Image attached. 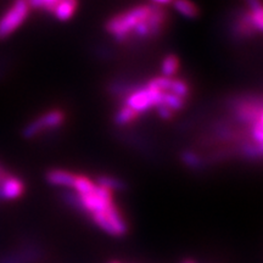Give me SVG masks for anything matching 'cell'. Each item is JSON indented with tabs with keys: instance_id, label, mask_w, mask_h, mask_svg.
I'll return each instance as SVG.
<instances>
[{
	"instance_id": "1",
	"label": "cell",
	"mask_w": 263,
	"mask_h": 263,
	"mask_svg": "<svg viewBox=\"0 0 263 263\" xmlns=\"http://www.w3.org/2000/svg\"><path fill=\"white\" fill-rule=\"evenodd\" d=\"M153 4H139L111 16L105 22V31L118 44H128L136 26L150 15Z\"/></svg>"
},
{
	"instance_id": "2",
	"label": "cell",
	"mask_w": 263,
	"mask_h": 263,
	"mask_svg": "<svg viewBox=\"0 0 263 263\" xmlns=\"http://www.w3.org/2000/svg\"><path fill=\"white\" fill-rule=\"evenodd\" d=\"M230 118L235 123L244 124L246 129L262 121V100L255 94H242L226 101Z\"/></svg>"
},
{
	"instance_id": "3",
	"label": "cell",
	"mask_w": 263,
	"mask_h": 263,
	"mask_svg": "<svg viewBox=\"0 0 263 263\" xmlns=\"http://www.w3.org/2000/svg\"><path fill=\"white\" fill-rule=\"evenodd\" d=\"M168 12L163 6L154 5L150 15L140 21L132 32L129 43L147 42L160 38L168 22Z\"/></svg>"
},
{
	"instance_id": "4",
	"label": "cell",
	"mask_w": 263,
	"mask_h": 263,
	"mask_svg": "<svg viewBox=\"0 0 263 263\" xmlns=\"http://www.w3.org/2000/svg\"><path fill=\"white\" fill-rule=\"evenodd\" d=\"M162 93L163 91L151 87L147 83L144 85L139 84L136 89L123 99L122 104L127 105L128 107L136 111L137 114H145L147 111L154 110V108L159 106Z\"/></svg>"
},
{
	"instance_id": "5",
	"label": "cell",
	"mask_w": 263,
	"mask_h": 263,
	"mask_svg": "<svg viewBox=\"0 0 263 263\" xmlns=\"http://www.w3.org/2000/svg\"><path fill=\"white\" fill-rule=\"evenodd\" d=\"M31 12L27 0H15L12 5L0 16V41H5L25 24Z\"/></svg>"
},
{
	"instance_id": "6",
	"label": "cell",
	"mask_w": 263,
	"mask_h": 263,
	"mask_svg": "<svg viewBox=\"0 0 263 263\" xmlns=\"http://www.w3.org/2000/svg\"><path fill=\"white\" fill-rule=\"evenodd\" d=\"M65 121L66 114L60 108L47 111V112H44L26 124L21 132L22 137L25 139H32V138L41 136V134L47 133V132L59 129V128L64 126Z\"/></svg>"
},
{
	"instance_id": "7",
	"label": "cell",
	"mask_w": 263,
	"mask_h": 263,
	"mask_svg": "<svg viewBox=\"0 0 263 263\" xmlns=\"http://www.w3.org/2000/svg\"><path fill=\"white\" fill-rule=\"evenodd\" d=\"M91 221L103 232L112 236H123L128 232V224L122 212L120 211L116 203L108 207L105 211L90 215Z\"/></svg>"
},
{
	"instance_id": "8",
	"label": "cell",
	"mask_w": 263,
	"mask_h": 263,
	"mask_svg": "<svg viewBox=\"0 0 263 263\" xmlns=\"http://www.w3.org/2000/svg\"><path fill=\"white\" fill-rule=\"evenodd\" d=\"M26 192V184L17 176L3 170L0 173V199L5 201L17 200Z\"/></svg>"
},
{
	"instance_id": "9",
	"label": "cell",
	"mask_w": 263,
	"mask_h": 263,
	"mask_svg": "<svg viewBox=\"0 0 263 263\" xmlns=\"http://www.w3.org/2000/svg\"><path fill=\"white\" fill-rule=\"evenodd\" d=\"M77 173L71 172V171L62 168H52L49 170L45 174V179L50 185L60 186V188L72 189L74 178Z\"/></svg>"
},
{
	"instance_id": "10",
	"label": "cell",
	"mask_w": 263,
	"mask_h": 263,
	"mask_svg": "<svg viewBox=\"0 0 263 263\" xmlns=\"http://www.w3.org/2000/svg\"><path fill=\"white\" fill-rule=\"evenodd\" d=\"M78 0H60L52 10V14L59 21H68L76 14Z\"/></svg>"
},
{
	"instance_id": "11",
	"label": "cell",
	"mask_w": 263,
	"mask_h": 263,
	"mask_svg": "<svg viewBox=\"0 0 263 263\" xmlns=\"http://www.w3.org/2000/svg\"><path fill=\"white\" fill-rule=\"evenodd\" d=\"M138 117H139V114H137L136 111L132 110L130 107L127 106V105L122 104L117 108V111L114 115V123L118 127H126L136 122Z\"/></svg>"
},
{
	"instance_id": "12",
	"label": "cell",
	"mask_w": 263,
	"mask_h": 263,
	"mask_svg": "<svg viewBox=\"0 0 263 263\" xmlns=\"http://www.w3.org/2000/svg\"><path fill=\"white\" fill-rule=\"evenodd\" d=\"M174 10L183 17L194 20L200 16V8L192 0H173Z\"/></svg>"
},
{
	"instance_id": "13",
	"label": "cell",
	"mask_w": 263,
	"mask_h": 263,
	"mask_svg": "<svg viewBox=\"0 0 263 263\" xmlns=\"http://www.w3.org/2000/svg\"><path fill=\"white\" fill-rule=\"evenodd\" d=\"M180 68V60L176 54H167L161 62V72L164 77H176Z\"/></svg>"
},
{
	"instance_id": "14",
	"label": "cell",
	"mask_w": 263,
	"mask_h": 263,
	"mask_svg": "<svg viewBox=\"0 0 263 263\" xmlns=\"http://www.w3.org/2000/svg\"><path fill=\"white\" fill-rule=\"evenodd\" d=\"M185 104H186L185 99L180 98L178 95L173 93H168V91H163L159 106L168 107L170 110H172L173 112L176 114L177 111L183 110V108L185 107Z\"/></svg>"
},
{
	"instance_id": "15",
	"label": "cell",
	"mask_w": 263,
	"mask_h": 263,
	"mask_svg": "<svg viewBox=\"0 0 263 263\" xmlns=\"http://www.w3.org/2000/svg\"><path fill=\"white\" fill-rule=\"evenodd\" d=\"M95 183L98 185L104 186L111 192H122V190L126 189V184L122 179L117 178V177H112V176H99L97 179H95Z\"/></svg>"
},
{
	"instance_id": "16",
	"label": "cell",
	"mask_w": 263,
	"mask_h": 263,
	"mask_svg": "<svg viewBox=\"0 0 263 263\" xmlns=\"http://www.w3.org/2000/svg\"><path fill=\"white\" fill-rule=\"evenodd\" d=\"M180 160L186 167H190L193 170H200L205 166V159L194 150H184L180 154Z\"/></svg>"
},
{
	"instance_id": "17",
	"label": "cell",
	"mask_w": 263,
	"mask_h": 263,
	"mask_svg": "<svg viewBox=\"0 0 263 263\" xmlns=\"http://www.w3.org/2000/svg\"><path fill=\"white\" fill-rule=\"evenodd\" d=\"M190 91H192V88H190L189 83L185 80H182V78H177V77L171 78V85H170L168 93H173L186 100V99L190 97Z\"/></svg>"
},
{
	"instance_id": "18",
	"label": "cell",
	"mask_w": 263,
	"mask_h": 263,
	"mask_svg": "<svg viewBox=\"0 0 263 263\" xmlns=\"http://www.w3.org/2000/svg\"><path fill=\"white\" fill-rule=\"evenodd\" d=\"M32 255L31 251L15 252V254H10L0 258V263H28L31 262Z\"/></svg>"
},
{
	"instance_id": "19",
	"label": "cell",
	"mask_w": 263,
	"mask_h": 263,
	"mask_svg": "<svg viewBox=\"0 0 263 263\" xmlns=\"http://www.w3.org/2000/svg\"><path fill=\"white\" fill-rule=\"evenodd\" d=\"M27 2L31 9H42L45 10V11L52 12V10L60 0H27Z\"/></svg>"
},
{
	"instance_id": "20",
	"label": "cell",
	"mask_w": 263,
	"mask_h": 263,
	"mask_svg": "<svg viewBox=\"0 0 263 263\" xmlns=\"http://www.w3.org/2000/svg\"><path fill=\"white\" fill-rule=\"evenodd\" d=\"M155 110L157 111V115H159L160 118H162L164 121H170L174 117V112L172 110H170L168 107L166 106H157Z\"/></svg>"
},
{
	"instance_id": "21",
	"label": "cell",
	"mask_w": 263,
	"mask_h": 263,
	"mask_svg": "<svg viewBox=\"0 0 263 263\" xmlns=\"http://www.w3.org/2000/svg\"><path fill=\"white\" fill-rule=\"evenodd\" d=\"M150 2H151V4L163 6L164 8V5H172L173 0H150Z\"/></svg>"
},
{
	"instance_id": "22",
	"label": "cell",
	"mask_w": 263,
	"mask_h": 263,
	"mask_svg": "<svg viewBox=\"0 0 263 263\" xmlns=\"http://www.w3.org/2000/svg\"><path fill=\"white\" fill-rule=\"evenodd\" d=\"M182 263H197V262L195 261V259H193V258H185Z\"/></svg>"
},
{
	"instance_id": "23",
	"label": "cell",
	"mask_w": 263,
	"mask_h": 263,
	"mask_svg": "<svg viewBox=\"0 0 263 263\" xmlns=\"http://www.w3.org/2000/svg\"><path fill=\"white\" fill-rule=\"evenodd\" d=\"M110 263H121V262H118V261H112V262H110Z\"/></svg>"
},
{
	"instance_id": "24",
	"label": "cell",
	"mask_w": 263,
	"mask_h": 263,
	"mask_svg": "<svg viewBox=\"0 0 263 263\" xmlns=\"http://www.w3.org/2000/svg\"><path fill=\"white\" fill-rule=\"evenodd\" d=\"M3 170H4V168H2V167H0V173H2V171H3Z\"/></svg>"
}]
</instances>
